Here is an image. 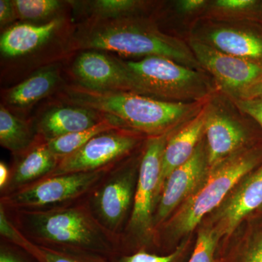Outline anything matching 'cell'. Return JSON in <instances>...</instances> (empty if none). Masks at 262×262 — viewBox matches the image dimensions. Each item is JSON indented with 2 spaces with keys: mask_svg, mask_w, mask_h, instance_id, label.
Listing matches in <instances>:
<instances>
[{
  "mask_svg": "<svg viewBox=\"0 0 262 262\" xmlns=\"http://www.w3.org/2000/svg\"><path fill=\"white\" fill-rule=\"evenodd\" d=\"M208 170L206 146L201 141L190 159L175 169L164 183L155 212V232L195 190Z\"/></svg>",
  "mask_w": 262,
  "mask_h": 262,
  "instance_id": "obj_13",
  "label": "cell"
},
{
  "mask_svg": "<svg viewBox=\"0 0 262 262\" xmlns=\"http://www.w3.org/2000/svg\"><path fill=\"white\" fill-rule=\"evenodd\" d=\"M143 151L110 169L85 198L96 220L120 241L130 220Z\"/></svg>",
  "mask_w": 262,
  "mask_h": 262,
  "instance_id": "obj_7",
  "label": "cell"
},
{
  "mask_svg": "<svg viewBox=\"0 0 262 262\" xmlns=\"http://www.w3.org/2000/svg\"><path fill=\"white\" fill-rule=\"evenodd\" d=\"M70 50L108 51L129 56H160L190 68L201 67L190 48L136 17L88 19L79 24L70 42Z\"/></svg>",
  "mask_w": 262,
  "mask_h": 262,
  "instance_id": "obj_2",
  "label": "cell"
},
{
  "mask_svg": "<svg viewBox=\"0 0 262 262\" xmlns=\"http://www.w3.org/2000/svg\"><path fill=\"white\" fill-rule=\"evenodd\" d=\"M108 115L92 108L68 104L47 110L34 122L38 139L43 142L97 125Z\"/></svg>",
  "mask_w": 262,
  "mask_h": 262,
  "instance_id": "obj_16",
  "label": "cell"
},
{
  "mask_svg": "<svg viewBox=\"0 0 262 262\" xmlns=\"http://www.w3.org/2000/svg\"><path fill=\"white\" fill-rule=\"evenodd\" d=\"M62 98L68 104L115 117L125 128L149 137L169 133L175 125L199 113L198 102H173L132 92H96L78 84L66 87Z\"/></svg>",
  "mask_w": 262,
  "mask_h": 262,
  "instance_id": "obj_3",
  "label": "cell"
},
{
  "mask_svg": "<svg viewBox=\"0 0 262 262\" xmlns=\"http://www.w3.org/2000/svg\"><path fill=\"white\" fill-rule=\"evenodd\" d=\"M125 128L121 122L108 116L102 122L86 130L73 133L46 142L48 148L58 158H62L75 152L96 136L114 129Z\"/></svg>",
  "mask_w": 262,
  "mask_h": 262,
  "instance_id": "obj_23",
  "label": "cell"
},
{
  "mask_svg": "<svg viewBox=\"0 0 262 262\" xmlns=\"http://www.w3.org/2000/svg\"><path fill=\"white\" fill-rule=\"evenodd\" d=\"M49 149L47 144L39 141L24 154L15 157L11 177L0 196L8 195L51 177L61 161Z\"/></svg>",
  "mask_w": 262,
  "mask_h": 262,
  "instance_id": "obj_18",
  "label": "cell"
},
{
  "mask_svg": "<svg viewBox=\"0 0 262 262\" xmlns=\"http://www.w3.org/2000/svg\"><path fill=\"white\" fill-rule=\"evenodd\" d=\"M259 18L260 20H261V22H262V2L261 3V7H260V11H259Z\"/></svg>",
  "mask_w": 262,
  "mask_h": 262,
  "instance_id": "obj_36",
  "label": "cell"
},
{
  "mask_svg": "<svg viewBox=\"0 0 262 262\" xmlns=\"http://www.w3.org/2000/svg\"><path fill=\"white\" fill-rule=\"evenodd\" d=\"M261 164L262 143H259L208 169L195 190L155 232L163 230L164 234L173 237L190 233L208 213L220 208L244 177Z\"/></svg>",
  "mask_w": 262,
  "mask_h": 262,
  "instance_id": "obj_4",
  "label": "cell"
},
{
  "mask_svg": "<svg viewBox=\"0 0 262 262\" xmlns=\"http://www.w3.org/2000/svg\"><path fill=\"white\" fill-rule=\"evenodd\" d=\"M169 136L170 133H166L146 141L130 220L120 238V254L146 250V245L154 241V215L159 199L163 151Z\"/></svg>",
  "mask_w": 262,
  "mask_h": 262,
  "instance_id": "obj_5",
  "label": "cell"
},
{
  "mask_svg": "<svg viewBox=\"0 0 262 262\" xmlns=\"http://www.w3.org/2000/svg\"><path fill=\"white\" fill-rule=\"evenodd\" d=\"M180 254L177 249L168 255H159L146 250L141 249L128 254L117 255L113 258L114 262H175Z\"/></svg>",
  "mask_w": 262,
  "mask_h": 262,
  "instance_id": "obj_28",
  "label": "cell"
},
{
  "mask_svg": "<svg viewBox=\"0 0 262 262\" xmlns=\"http://www.w3.org/2000/svg\"><path fill=\"white\" fill-rule=\"evenodd\" d=\"M111 168L51 176L0 196V206L9 211H47L67 206L84 199Z\"/></svg>",
  "mask_w": 262,
  "mask_h": 262,
  "instance_id": "obj_8",
  "label": "cell"
},
{
  "mask_svg": "<svg viewBox=\"0 0 262 262\" xmlns=\"http://www.w3.org/2000/svg\"><path fill=\"white\" fill-rule=\"evenodd\" d=\"M135 94L173 102H198L210 93L206 77L198 70L160 56L125 61Z\"/></svg>",
  "mask_w": 262,
  "mask_h": 262,
  "instance_id": "obj_6",
  "label": "cell"
},
{
  "mask_svg": "<svg viewBox=\"0 0 262 262\" xmlns=\"http://www.w3.org/2000/svg\"><path fill=\"white\" fill-rule=\"evenodd\" d=\"M234 102L239 110L254 120L262 130V100L237 99L234 100Z\"/></svg>",
  "mask_w": 262,
  "mask_h": 262,
  "instance_id": "obj_31",
  "label": "cell"
},
{
  "mask_svg": "<svg viewBox=\"0 0 262 262\" xmlns=\"http://www.w3.org/2000/svg\"><path fill=\"white\" fill-rule=\"evenodd\" d=\"M33 122L13 115L0 106V144L14 157L24 154L39 141Z\"/></svg>",
  "mask_w": 262,
  "mask_h": 262,
  "instance_id": "obj_21",
  "label": "cell"
},
{
  "mask_svg": "<svg viewBox=\"0 0 262 262\" xmlns=\"http://www.w3.org/2000/svg\"><path fill=\"white\" fill-rule=\"evenodd\" d=\"M75 9L80 10L86 19H118L135 17L145 2L137 0H91L68 1Z\"/></svg>",
  "mask_w": 262,
  "mask_h": 262,
  "instance_id": "obj_22",
  "label": "cell"
},
{
  "mask_svg": "<svg viewBox=\"0 0 262 262\" xmlns=\"http://www.w3.org/2000/svg\"><path fill=\"white\" fill-rule=\"evenodd\" d=\"M16 19H18L13 0H1L0 1V27L5 28L10 27Z\"/></svg>",
  "mask_w": 262,
  "mask_h": 262,
  "instance_id": "obj_32",
  "label": "cell"
},
{
  "mask_svg": "<svg viewBox=\"0 0 262 262\" xmlns=\"http://www.w3.org/2000/svg\"><path fill=\"white\" fill-rule=\"evenodd\" d=\"M18 19L26 23L51 21L58 18L63 6L58 0H13Z\"/></svg>",
  "mask_w": 262,
  "mask_h": 262,
  "instance_id": "obj_25",
  "label": "cell"
},
{
  "mask_svg": "<svg viewBox=\"0 0 262 262\" xmlns=\"http://www.w3.org/2000/svg\"><path fill=\"white\" fill-rule=\"evenodd\" d=\"M261 2L256 0H216L213 6L224 15H246L259 17Z\"/></svg>",
  "mask_w": 262,
  "mask_h": 262,
  "instance_id": "obj_27",
  "label": "cell"
},
{
  "mask_svg": "<svg viewBox=\"0 0 262 262\" xmlns=\"http://www.w3.org/2000/svg\"><path fill=\"white\" fill-rule=\"evenodd\" d=\"M262 210V164L234 188L215 213L213 226L219 239L229 237L249 215Z\"/></svg>",
  "mask_w": 262,
  "mask_h": 262,
  "instance_id": "obj_14",
  "label": "cell"
},
{
  "mask_svg": "<svg viewBox=\"0 0 262 262\" xmlns=\"http://www.w3.org/2000/svg\"><path fill=\"white\" fill-rule=\"evenodd\" d=\"M143 134L127 128L96 136L82 147L62 158L51 176L108 169L133 155Z\"/></svg>",
  "mask_w": 262,
  "mask_h": 262,
  "instance_id": "obj_9",
  "label": "cell"
},
{
  "mask_svg": "<svg viewBox=\"0 0 262 262\" xmlns=\"http://www.w3.org/2000/svg\"><path fill=\"white\" fill-rule=\"evenodd\" d=\"M13 244L23 248L39 262H114L113 259L94 253L60 251L37 246L21 233Z\"/></svg>",
  "mask_w": 262,
  "mask_h": 262,
  "instance_id": "obj_24",
  "label": "cell"
},
{
  "mask_svg": "<svg viewBox=\"0 0 262 262\" xmlns=\"http://www.w3.org/2000/svg\"><path fill=\"white\" fill-rule=\"evenodd\" d=\"M206 118V107H203L178 132L169 136L163 155L159 198L168 176L190 159L194 154L204 134Z\"/></svg>",
  "mask_w": 262,
  "mask_h": 262,
  "instance_id": "obj_19",
  "label": "cell"
},
{
  "mask_svg": "<svg viewBox=\"0 0 262 262\" xmlns=\"http://www.w3.org/2000/svg\"><path fill=\"white\" fill-rule=\"evenodd\" d=\"M189 46L201 67L209 72L234 99L262 77L260 66L226 53L198 38L191 39Z\"/></svg>",
  "mask_w": 262,
  "mask_h": 262,
  "instance_id": "obj_10",
  "label": "cell"
},
{
  "mask_svg": "<svg viewBox=\"0 0 262 262\" xmlns=\"http://www.w3.org/2000/svg\"><path fill=\"white\" fill-rule=\"evenodd\" d=\"M61 16L46 23L15 24L5 29L0 37V51L7 58H18L32 54L54 37L64 23Z\"/></svg>",
  "mask_w": 262,
  "mask_h": 262,
  "instance_id": "obj_17",
  "label": "cell"
},
{
  "mask_svg": "<svg viewBox=\"0 0 262 262\" xmlns=\"http://www.w3.org/2000/svg\"><path fill=\"white\" fill-rule=\"evenodd\" d=\"M220 239L211 227L201 229L198 233L195 247L188 262H219L215 258Z\"/></svg>",
  "mask_w": 262,
  "mask_h": 262,
  "instance_id": "obj_26",
  "label": "cell"
},
{
  "mask_svg": "<svg viewBox=\"0 0 262 262\" xmlns=\"http://www.w3.org/2000/svg\"><path fill=\"white\" fill-rule=\"evenodd\" d=\"M0 262H39L23 248L0 238Z\"/></svg>",
  "mask_w": 262,
  "mask_h": 262,
  "instance_id": "obj_29",
  "label": "cell"
},
{
  "mask_svg": "<svg viewBox=\"0 0 262 262\" xmlns=\"http://www.w3.org/2000/svg\"><path fill=\"white\" fill-rule=\"evenodd\" d=\"M5 210L19 232L37 246L110 259L121 252L120 239L96 220L85 198L47 211Z\"/></svg>",
  "mask_w": 262,
  "mask_h": 262,
  "instance_id": "obj_1",
  "label": "cell"
},
{
  "mask_svg": "<svg viewBox=\"0 0 262 262\" xmlns=\"http://www.w3.org/2000/svg\"><path fill=\"white\" fill-rule=\"evenodd\" d=\"M206 4L205 0H180L177 2V8L182 13H193L201 10Z\"/></svg>",
  "mask_w": 262,
  "mask_h": 262,
  "instance_id": "obj_34",
  "label": "cell"
},
{
  "mask_svg": "<svg viewBox=\"0 0 262 262\" xmlns=\"http://www.w3.org/2000/svg\"><path fill=\"white\" fill-rule=\"evenodd\" d=\"M11 168L5 162H0V192H3L10 182Z\"/></svg>",
  "mask_w": 262,
  "mask_h": 262,
  "instance_id": "obj_35",
  "label": "cell"
},
{
  "mask_svg": "<svg viewBox=\"0 0 262 262\" xmlns=\"http://www.w3.org/2000/svg\"><path fill=\"white\" fill-rule=\"evenodd\" d=\"M242 262H262V227L256 229L248 241Z\"/></svg>",
  "mask_w": 262,
  "mask_h": 262,
  "instance_id": "obj_30",
  "label": "cell"
},
{
  "mask_svg": "<svg viewBox=\"0 0 262 262\" xmlns=\"http://www.w3.org/2000/svg\"><path fill=\"white\" fill-rule=\"evenodd\" d=\"M253 98L262 100V77L244 90L234 100L253 99Z\"/></svg>",
  "mask_w": 262,
  "mask_h": 262,
  "instance_id": "obj_33",
  "label": "cell"
},
{
  "mask_svg": "<svg viewBox=\"0 0 262 262\" xmlns=\"http://www.w3.org/2000/svg\"><path fill=\"white\" fill-rule=\"evenodd\" d=\"M72 74L81 87L101 93L135 94L130 71L122 61L104 52H81L72 63Z\"/></svg>",
  "mask_w": 262,
  "mask_h": 262,
  "instance_id": "obj_11",
  "label": "cell"
},
{
  "mask_svg": "<svg viewBox=\"0 0 262 262\" xmlns=\"http://www.w3.org/2000/svg\"><path fill=\"white\" fill-rule=\"evenodd\" d=\"M60 81L59 72L55 67L38 71L8 90L5 94L3 105L18 110L30 107L51 94Z\"/></svg>",
  "mask_w": 262,
  "mask_h": 262,
  "instance_id": "obj_20",
  "label": "cell"
},
{
  "mask_svg": "<svg viewBox=\"0 0 262 262\" xmlns=\"http://www.w3.org/2000/svg\"><path fill=\"white\" fill-rule=\"evenodd\" d=\"M206 113L204 134L208 169H211L247 148L251 138L244 124L219 101L208 103Z\"/></svg>",
  "mask_w": 262,
  "mask_h": 262,
  "instance_id": "obj_12",
  "label": "cell"
},
{
  "mask_svg": "<svg viewBox=\"0 0 262 262\" xmlns=\"http://www.w3.org/2000/svg\"><path fill=\"white\" fill-rule=\"evenodd\" d=\"M198 39L262 67V26L214 24L204 29Z\"/></svg>",
  "mask_w": 262,
  "mask_h": 262,
  "instance_id": "obj_15",
  "label": "cell"
}]
</instances>
